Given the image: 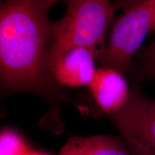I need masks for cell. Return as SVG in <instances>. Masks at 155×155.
I'll list each match as a JSON object with an SVG mask.
<instances>
[{
    "instance_id": "1",
    "label": "cell",
    "mask_w": 155,
    "mask_h": 155,
    "mask_svg": "<svg viewBox=\"0 0 155 155\" xmlns=\"http://www.w3.org/2000/svg\"><path fill=\"white\" fill-rule=\"evenodd\" d=\"M45 0H5L0 12L1 84L7 92L40 95L50 104L49 127L63 131L60 93L49 68L52 22Z\"/></svg>"
},
{
    "instance_id": "10",
    "label": "cell",
    "mask_w": 155,
    "mask_h": 155,
    "mask_svg": "<svg viewBox=\"0 0 155 155\" xmlns=\"http://www.w3.org/2000/svg\"><path fill=\"white\" fill-rule=\"evenodd\" d=\"M143 70L147 76L155 79V64L144 63Z\"/></svg>"
},
{
    "instance_id": "11",
    "label": "cell",
    "mask_w": 155,
    "mask_h": 155,
    "mask_svg": "<svg viewBox=\"0 0 155 155\" xmlns=\"http://www.w3.org/2000/svg\"><path fill=\"white\" fill-rule=\"evenodd\" d=\"M59 1H62V0H45V2H46V6H47L48 9H49L51 8L53 6L56 4L57 2H58ZM68 2V1H72V0H67Z\"/></svg>"
},
{
    "instance_id": "5",
    "label": "cell",
    "mask_w": 155,
    "mask_h": 155,
    "mask_svg": "<svg viewBox=\"0 0 155 155\" xmlns=\"http://www.w3.org/2000/svg\"><path fill=\"white\" fill-rule=\"evenodd\" d=\"M88 88L95 104L107 116L121 111L131 94L123 73L110 68L97 70Z\"/></svg>"
},
{
    "instance_id": "12",
    "label": "cell",
    "mask_w": 155,
    "mask_h": 155,
    "mask_svg": "<svg viewBox=\"0 0 155 155\" xmlns=\"http://www.w3.org/2000/svg\"><path fill=\"white\" fill-rule=\"evenodd\" d=\"M26 155H51L48 154V153L44 152H40V151H35L31 150Z\"/></svg>"
},
{
    "instance_id": "6",
    "label": "cell",
    "mask_w": 155,
    "mask_h": 155,
    "mask_svg": "<svg viewBox=\"0 0 155 155\" xmlns=\"http://www.w3.org/2000/svg\"><path fill=\"white\" fill-rule=\"evenodd\" d=\"M98 56L87 48H73L66 52L52 68V76L59 86H88L97 70Z\"/></svg>"
},
{
    "instance_id": "3",
    "label": "cell",
    "mask_w": 155,
    "mask_h": 155,
    "mask_svg": "<svg viewBox=\"0 0 155 155\" xmlns=\"http://www.w3.org/2000/svg\"><path fill=\"white\" fill-rule=\"evenodd\" d=\"M123 13L114 19L109 38L98 61L102 67L122 73L128 71L134 56L155 25V0H118Z\"/></svg>"
},
{
    "instance_id": "8",
    "label": "cell",
    "mask_w": 155,
    "mask_h": 155,
    "mask_svg": "<svg viewBox=\"0 0 155 155\" xmlns=\"http://www.w3.org/2000/svg\"><path fill=\"white\" fill-rule=\"evenodd\" d=\"M31 150L17 131L6 128L0 134V155H26Z\"/></svg>"
},
{
    "instance_id": "2",
    "label": "cell",
    "mask_w": 155,
    "mask_h": 155,
    "mask_svg": "<svg viewBox=\"0 0 155 155\" xmlns=\"http://www.w3.org/2000/svg\"><path fill=\"white\" fill-rule=\"evenodd\" d=\"M116 7L111 0L68 2L65 15L52 22L48 60L50 72L58 60L73 48L91 50L99 58L106 45V34Z\"/></svg>"
},
{
    "instance_id": "4",
    "label": "cell",
    "mask_w": 155,
    "mask_h": 155,
    "mask_svg": "<svg viewBox=\"0 0 155 155\" xmlns=\"http://www.w3.org/2000/svg\"><path fill=\"white\" fill-rule=\"evenodd\" d=\"M107 117L131 155H155V98L134 86L124 107Z\"/></svg>"
},
{
    "instance_id": "7",
    "label": "cell",
    "mask_w": 155,
    "mask_h": 155,
    "mask_svg": "<svg viewBox=\"0 0 155 155\" xmlns=\"http://www.w3.org/2000/svg\"><path fill=\"white\" fill-rule=\"evenodd\" d=\"M58 155H131L120 137L96 135L73 137L61 148Z\"/></svg>"
},
{
    "instance_id": "9",
    "label": "cell",
    "mask_w": 155,
    "mask_h": 155,
    "mask_svg": "<svg viewBox=\"0 0 155 155\" xmlns=\"http://www.w3.org/2000/svg\"><path fill=\"white\" fill-rule=\"evenodd\" d=\"M143 58L144 63L155 64V40L144 51Z\"/></svg>"
},
{
    "instance_id": "13",
    "label": "cell",
    "mask_w": 155,
    "mask_h": 155,
    "mask_svg": "<svg viewBox=\"0 0 155 155\" xmlns=\"http://www.w3.org/2000/svg\"><path fill=\"white\" fill-rule=\"evenodd\" d=\"M154 30L155 31V25H154Z\"/></svg>"
}]
</instances>
